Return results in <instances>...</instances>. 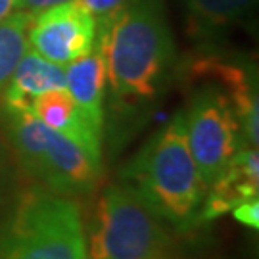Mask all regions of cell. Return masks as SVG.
Segmentation results:
<instances>
[{"instance_id": "obj_9", "label": "cell", "mask_w": 259, "mask_h": 259, "mask_svg": "<svg viewBox=\"0 0 259 259\" xmlns=\"http://www.w3.org/2000/svg\"><path fill=\"white\" fill-rule=\"evenodd\" d=\"M106 27L98 25L94 47L65 65V89L71 94L77 108L96 135L102 137L104 100H106V52H104Z\"/></svg>"}, {"instance_id": "obj_16", "label": "cell", "mask_w": 259, "mask_h": 259, "mask_svg": "<svg viewBox=\"0 0 259 259\" xmlns=\"http://www.w3.org/2000/svg\"><path fill=\"white\" fill-rule=\"evenodd\" d=\"M79 2L93 14L98 25H108L113 16L125 6L127 0H79Z\"/></svg>"}, {"instance_id": "obj_6", "label": "cell", "mask_w": 259, "mask_h": 259, "mask_svg": "<svg viewBox=\"0 0 259 259\" xmlns=\"http://www.w3.org/2000/svg\"><path fill=\"white\" fill-rule=\"evenodd\" d=\"M183 115L190 154L205 186H209L246 146L240 121L229 94L217 83L196 89Z\"/></svg>"}, {"instance_id": "obj_10", "label": "cell", "mask_w": 259, "mask_h": 259, "mask_svg": "<svg viewBox=\"0 0 259 259\" xmlns=\"http://www.w3.org/2000/svg\"><path fill=\"white\" fill-rule=\"evenodd\" d=\"M259 192V157L257 148L244 146L236 152L221 175L207 186L196 225L213 221L225 213H231L242 202L257 198Z\"/></svg>"}, {"instance_id": "obj_13", "label": "cell", "mask_w": 259, "mask_h": 259, "mask_svg": "<svg viewBox=\"0 0 259 259\" xmlns=\"http://www.w3.org/2000/svg\"><path fill=\"white\" fill-rule=\"evenodd\" d=\"M54 89H65V67L27 48L10 77L6 91L0 96V104L16 110H27L33 98Z\"/></svg>"}, {"instance_id": "obj_14", "label": "cell", "mask_w": 259, "mask_h": 259, "mask_svg": "<svg viewBox=\"0 0 259 259\" xmlns=\"http://www.w3.org/2000/svg\"><path fill=\"white\" fill-rule=\"evenodd\" d=\"M33 14L16 10L0 21V96L4 94L21 56L27 50V31Z\"/></svg>"}, {"instance_id": "obj_4", "label": "cell", "mask_w": 259, "mask_h": 259, "mask_svg": "<svg viewBox=\"0 0 259 259\" xmlns=\"http://www.w3.org/2000/svg\"><path fill=\"white\" fill-rule=\"evenodd\" d=\"M0 259H87L81 205L42 186L21 192L0 223Z\"/></svg>"}, {"instance_id": "obj_11", "label": "cell", "mask_w": 259, "mask_h": 259, "mask_svg": "<svg viewBox=\"0 0 259 259\" xmlns=\"http://www.w3.org/2000/svg\"><path fill=\"white\" fill-rule=\"evenodd\" d=\"M27 111H31L47 127L83 146L96 161H102V137L96 135L87 123L67 89H54L38 94L31 100Z\"/></svg>"}, {"instance_id": "obj_12", "label": "cell", "mask_w": 259, "mask_h": 259, "mask_svg": "<svg viewBox=\"0 0 259 259\" xmlns=\"http://www.w3.org/2000/svg\"><path fill=\"white\" fill-rule=\"evenodd\" d=\"M190 19V29L213 48L223 37L248 23L257 6V0H183Z\"/></svg>"}, {"instance_id": "obj_17", "label": "cell", "mask_w": 259, "mask_h": 259, "mask_svg": "<svg viewBox=\"0 0 259 259\" xmlns=\"http://www.w3.org/2000/svg\"><path fill=\"white\" fill-rule=\"evenodd\" d=\"M231 213H232V217H234L238 223H242L244 227L253 229V231H257L259 229V202H257V198L248 200V202H242V204L236 205Z\"/></svg>"}, {"instance_id": "obj_8", "label": "cell", "mask_w": 259, "mask_h": 259, "mask_svg": "<svg viewBox=\"0 0 259 259\" xmlns=\"http://www.w3.org/2000/svg\"><path fill=\"white\" fill-rule=\"evenodd\" d=\"M194 77H209L219 81L225 93L229 94L236 117L240 121L246 146L257 148L259 137V104H257V79L250 64L236 60H223L219 56L205 54L198 58L188 67Z\"/></svg>"}, {"instance_id": "obj_7", "label": "cell", "mask_w": 259, "mask_h": 259, "mask_svg": "<svg viewBox=\"0 0 259 259\" xmlns=\"http://www.w3.org/2000/svg\"><path fill=\"white\" fill-rule=\"evenodd\" d=\"M98 23L79 0L60 2L33 16L27 47L58 65L87 54L96 42Z\"/></svg>"}, {"instance_id": "obj_15", "label": "cell", "mask_w": 259, "mask_h": 259, "mask_svg": "<svg viewBox=\"0 0 259 259\" xmlns=\"http://www.w3.org/2000/svg\"><path fill=\"white\" fill-rule=\"evenodd\" d=\"M16 186V157L4 137H0V204L8 200Z\"/></svg>"}, {"instance_id": "obj_18", "label": "cell", "mask_w": 259, "mask_h": 259, "mask_svg": "<svg viewBox=\"0 0 259 259\" xmlns=\"http://www.w3.org/2000/svg\"><path fill=\"white\" fill-rule=\"evenodd\" d=\"M60 2H67V0H19L18 10L35 16L38 12L50 8V6H54V4H60Z\"/></svg>"}, {"instance_id": "obj_5", "label": "cell", "mask_w": 259, "mask_h": 259, "mask_svg": "<svg viewBox=\"0 0 259 259\" xmlns=\"http://www.w3.org/2000/svg\"><path fill=\"white\" fill-rule=\"evenodd\" d=\"M87 259H167L171 236L159 217L129 185L98 194L84 229Z\"/></svg>"}, {"instance_id": "obj_1", "label": "cell", "mask_w": 259, "mask_h": 259, "mask_svg": "<svg viewBox=\"0 0 259 259\" xmlns=\"http://www.w3.org/2000/svg\"><path fill=\"white\" fill-rule=\"evenodd\" d=\"M104 52L111 106L127 111L154 102L177 67L165 0H127L106 25Z\"/></svg>"}, {"instance_id": "obj_19", "label": "cell", "mask_w": 259, "mask_h": 259, "mask_svg": "<svg viewBox=\"0 0 259 259\" xmlns=\"http://www.w3.org/2000/svg\"><path fill=\"white\" fill-rule=\"evenodd\" d=\"M19 0H0V21L18 10Z\"/></svg>"}, {"instance_id": "obj_3", "label": "cell", "mask_w": 259, "mask_h": 259, "mask_svg": "<svg viewBox=\"0 0 259 259\" xmlns=\"http://www.w3.org/2000/svg\"><path fill=\"white\" fill-rule=\"evenodd\" d=\"M0 131L18 165L38 186L67 198L91 194L98 186L102 163L31 111L0 104Z\"/></svg>"}, {"instance_id": "obj_2", "label": "cell", "mask_w": 259, "mask_h": 259, "mask_svg": "<svg viewBox=\"0 0 259 259\" xmlns=\"http://www.w3.org/2000/svg\"><path fill=\"white\" fill-rule=\"evenodd\" d=\"M119 177L159 219L183 231L194 227L207 186L188 148L183 111L146 140Z\"/></svg>"}]
</instances>
